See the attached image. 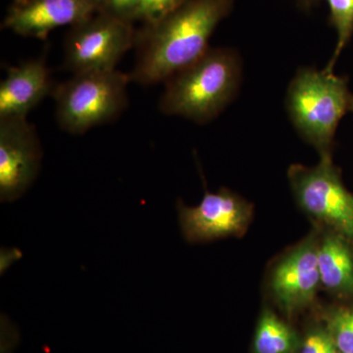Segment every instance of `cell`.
<instances>
[{
    "mask_svg": "<svg viewBox=\"0 0 353 353\" xmlns=\"http://www.w3.org/2000/svg\"><path fill=\"white\" fill-rule=\"evenodd\" d=\"M43 150L28 117H0V201L20 199L39 175Z\"/></svg>",
    "mask_w": 353,
    "mask_h": 353,
    "instance_id": "8",
    "label": "cell"
},
{
    "mask_svg": "<svg viewBox=\"0 0 353 353\" xmlns=\"http://www.w3.org/2000/svg\"><path fill=\"white\" fill-rule=\"evenodd\" d=\"M301 341L296 330L273 311L265 309L255 330V353H299Z\"/></svg>",
    "mask_w": 353,
    "mask_h": 353,
    "instance_id": "13",
    "label": "cell"
},
{
    "mask_svg": "<svg viewBox=\"0 0 353 353\" xmlns=\"http://www.w3.org/2000/svg\"><path fill=\"white\" fill-rule=\"evenodd\" d=\"M52 92L43 58L10 67L0 83V117H27Z\"/></svg>",
    "mask_w": 353,
    "mask_h": 353,
    "instance_id": "11",
    "label": "cell"
},
{
    "mask_svg": "<svg viewBox=\"0 0 353 353\" xmlns=\"http://www.w3.org/2000/svg\"><path fill=\"white\" fill-rule=\"evenodd\" d=\"M18 1H19V2H24V1H26V0H18Z\"/></svg>",
    "mask_w": 353,
    "mask_h": 353,
    "instance_id": "20",
    "label": "cell"
},
{
    "mask_svg": "<svg viewBox=\"0 0 353 353\" xmlns=\"http://www.w3.org/2000/svg\"><path fill=\"white\" fill-rule=\"evenodd\" d=\"M141 0H101V6L106 9V12L115 17L130 21L138 8Z\"/></svg>",
    "mask_w": 353,
    "mask_h": 353,
    "instance_id": "18",
    "label": "cell"
},
{
    "mask_svg": "<svg viewBox=\"0 0 353 353\" xmlns=\"http://www.w3.org/2000/svg\"><path fill=\"white\" fill-rule=\"evenodd\" d=\"M241 73L240 59L233 51L208 50L165 82L160 110L199 124L208 123L233 101L240 87Z\"/></svg>",
    "mask_w": 353,
    "mask_h": 353,
    "instance_id": "2",
    "label": "cell"
},
{
    "mask_svg": "<svg viewBox=\"0 0 353 353\" xmlns=\"http://www.w3.org/2000/svg\"><path fill=\"white\" fill-rule=\"evenodd\" d=\"M99 6L101 0H26L11 8L4 26L21 36L43 39L57 28L90 19Z\"/></svg>",
    "mask_w": 353,
    "mask_h": 353,
    "instance_id": "10",
    "label": "cell"
},
{
    "mask_svg": "<svg viewBox=\"0 0 353 353\" xmlns=\"http://www.w3.org/2000/svg\"><path fill=\"white\" fill-rule=\"evenodd\" d=\"M181 232L190 243H208L230 236H240L248 231L253 217V205L231 190L218 192L205 188L203 199L196 206L176 204Z\"/></svg>",
    "mask_w": 353,
    "mask_h": 353,
    "instance_id": "7",
    "label": "cell"
},
{
    "mask_svg": "<svg viewBox=\"0 0 353 353\" xmlns=\"http://www.w3.org/2000/svg\"><path fill=\"white\" fill-rule=\"evenodd\" d=\"M323 326L341 353H353V307L334 305L322 311Z\"/></svg>",
    "mask_w": 353,
    "mask_h": 353,
    "instance_id": "14",
    "label": "cell"
},
{
    "mask_svg": "<svg viewBox=\"0 0 353 353\" xmlns=\"http://www.w3.org/2000/svg\"><path fill=\"white\" fill-rule=\"evenodd\" d=\"M328 2L331 9L332 21L338 32L336 50L328 66L326 67L328 71H333L341 51L345 50L352 36L353 0H328Z\"/></svg>",
    "mask_w": 353,
    "mask_h": 353,
    "instance_id": "15",
    "label": "cell"
},
{
    "mask_svg": "<svg viewBox=\"0 0 353 353\" xmlns=\"http://www.w3.org/2000/svg\"><path fill=\"white\" fill-rule=\"evenodd\" d=\"M318 266L322 288L339 299L353 301L352 243L333 232L323 231L318 246Z\"/></svg>",
    "mask_w": 353,
    "mask_h": 353,
    "instance_id": "12",
    "label": "cell"
},
{
    "mask_svg": "<svg viewBox=\"0 0 353 353\" xmlns=\"http://www.w3.org/2000/svg\"><path fill=\"white\" fill-rule=\"evenodd\" d=\"M352 97L347 79L326 69L299 70L290 83L287 108L290 120L320 155L332 153L336 129L350 111Z\"/></svg>",
    "mask_w": 353,
    "mask_h": 353,
    "instance_id": "3",
    "label": "cell"
},
{
    "mask_svg": "<svg viewBox=\"0 0 353 353\" xmlns=\"http://www.w3.org/2000/svg\"><path fill=\"white\" fill-rule=\"evenodd\" d=\"M64 46V64L73 74L116 70L134 46L130 21L104 13L74 26Z\"/></svg>",
    "mask_w": 353,
    "mask_h": 353,
    "instance_id": "6",
    "label": "cell"
},
{
    "mask_svg": "<svg viewBox=\"0 0 353 353\" xmlns=\"http://www.w3.org/2000/svg\"><path fill=\"white\" fill-rule=\"evenodd\" d=\"M320 233L312 232L274 267L270 290L274 301L285 314L301 312L314 303L321 287L318 246Z\"/></svg>",
    "mask_w": 353,
    "mask_h": 353,
    "instance_id": "9",
    "label": "cell"
},
{
    "mask_svg": "<svg viewBox=\"0 0 353 353\" xmlns=\"http://www.w3.org/2000/svg\"><path fill=\"white\" fill-rule=\"evenodd\" d=\"M299 353H341L334 345V341L324 328L319 326L311 329L301 341Z\"/></svg>",
    "mask_w": 353,
    "mask_h": 353,
    "instance_id": "17",
    "label": "cell"
},
{
    "mask_svg": "<svg viewBox=\"0 0 353 353\" xmlns=\"http://www.w3.org/2000/svg\"><path fill=\"white\" fill-rule=\"evenodd\" d=\"M185 0H141L132 19L153 25L185 3Z\"/></svg>",
    "mask_w": 353,
    "mask_h": 353,
    "instance_id": "16",
    "label": "cell"
},
{
    "mask_svg": "<svg viewBox=\"0 0 353 353\" xmlns=\"http://www.w3.org/2000/svg\"><path fill=\"white\" fill-rule=\"evenodd\" d=\"M288 178L296 203L316 226L353 245V194L343 185L332 153L320 155L316 166L292 165Z\"/></svg>",
    "mask_w": 353,
    "mask_h": 353,
    "instance_id": "5",
    "label": "cell"
},
{
    "mask_svg": "<svg viewBox=\"0 0 353 353\" xmlns=\"http://www.w3.org/2000/svg\"><path fill=\"white\" fill-rule=\"evenodd\" d=\"M228 8V0H189L150 25L139 43L131 81L143 85L166 82L196 62L208 50L209 39Z\"/></svg>",
    "mask_w": 353,
    "mask_h": 353,
    "instance_id": "1",
    "label": "cell"
},
{
    "mask_svg": "<svg viewBox=\"0 0 353 353\" xmlns=\"http://www.w3.org/2000/svg\"><path fill=\"white\" fill-rule=\"evenodd\" d=\"M350 111H352V112H353V97L352 99V102H350Z\"/></svg>",
    "mask_w": 353,
    "mask_h": 353,
    "instance_id": "19",
    "label": "cell"
},
{
    "mask_svg": "<svg viewBox=\"0 0 353 353\" xmlns=\"http://www.w3.org/2000/svg\"><path fill=\"white\" fill-rule=\"evenodd\" d=\"M129 75L116 70L73 74L53 88L58 125L72 134H82L110 122L128 105Z\"/></svg>",
    "mask_w": 353,
    "mask_h": 353,
    "instance_id": "4",
    "label": "cell"
}]
</instances>
